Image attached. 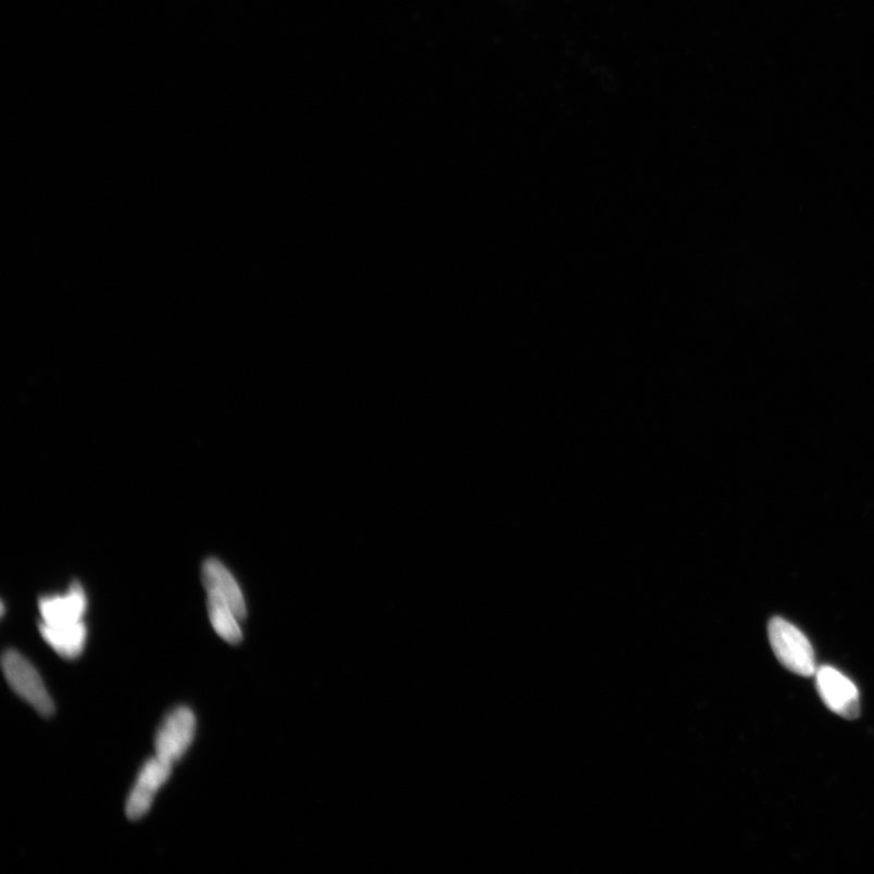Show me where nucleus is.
<instances>
[{
	"label": "nucleus",
	"mask_w": 874,
	"mask_h": 874,
	"mask_svg": "<svg viewBox=\"0 0 874 874\" xmlns=\"http://www.w3.org/2000/svg\"><path fill=\"white\" fill-rule=\"evenodd\" d=\"M202 579L208 592H215V595L224 598L230 603L239 620L246 619L247 608L242 591L239 589L232 572L221 561L208 559L203 564Z\"/></svg>",
	"instance_id": "nucleus-7"
},
{
	"label": "nucleus",
	"mask_w": 874,
	"mask_h": 874,
	"mask_svg": "<svg viewBox=\"0 0 874 874\" xmlns=\"http://www.w3.org/2000/svg\"><path fill=\"white\" fill-rule=\"evenodd\" d=\"M39 630L49 647L66 660H76L86 649L88 632L83 621L60 626L40 622Z\"/></svg>",
	"instance_id": "nucleus-8"
},
{
	"label": "nucleus",
	"mask_w": 874,
	"mask_h": 874,
	"mask_svg": "<svg viewBox=\"0 0 874 874\" xmlns=\"http://www.w3.org/2000/svg\"><path fill=\"white\" fill-rule=\"evenodd\" d=\"M196 716L187 707H179L165 717L155 734V756L174 765L195 740Z\"/></svg>",
	"instance_id": "nucleus-3"
},
{
	"label": "nucleus",
	"mask_w": 874,
	"mask_h": 874,
	"mask_svg": "<svg viewBox=\"0 0 874 874\" xmlns=\"http://www.w3.org/2000/svg\"><path fill=\"white\" fill-rule=\"evenodd\" d=\"M769 639L779 663L801 676L816 674V661L810 641L792 623L782 617L769 622Z\"/></svg>",
	"instance_id": "nucleus-1"
},
{
	"label": "nucleus",
	"mask_w": 874,
	"mask_h": 874,
	"mask_svg": "<svg viewBox=\"0 0 874 874\" xmlns=\"http://www.w3.org/2000/svg\"><path fill=\"white\" fill-rule=\"evenodd\" d=\"M41 622L60 626L83 621L88 600L85 590L75 582L65 596L46 597L39 600Z\"/></svg>",
	"instance_id": "nucleus-6"
},
{
	"label": "nucleus",
	"mask_w": 874,
	"mask_h": 874,
	"mask_svg": "<svg viewBox=\"0 0 874 874\" xmlns=\"http://www.w3.org/2000/svg\"><path fill=\"white\" fill-rule=\"evenodd\" d=\"M172 772L173 764L158 756L145 763L127 801L126 811L130 820H139L149 813L155 796L168 782Z\"/></svg>",
	"instance_id": "nucleus-5"
},
{
	"label": "nucleus",
	"mask_w": 874,
	"mask_h": 874,
	"mask_svg": "<svg viewBox=\"0 0 874 874\" xmlns=\"http://www.w3.org/2000/svg\"><path fill=\"white\" fill-rule=\"evenodd\" d=\"M815 675L819 695L828 709L846 720H857L860 715L857 685L829 665L819 669Z\"/></svg>",
	"instance_id": "nucleus-4"
},
{
	"label": "nucleus",
	"mask_w": 874,
	"mask_h": 874,
	"mask_svg": "<svg viewBox=\"0 0 874 874\" xmlns=\"http://www.w3.org/2000/svg\"><path fill=\"white\" fill-rule=\"evenodd\" d=\"M207 609L218 637L232 645L241 642L242 630L238 623L241 620L237 617L230 603L215 592H208Z\"/></svg>",
	"instance_id": "nucleus-9"
},
{
	"label": "nucleus",
	"mask_w": 874,
	"mask_h": 874,
	"mask_svg": "<svg viewBox=\"0 0 874 874\" xmlns=\"http://www.w3.org/2000/svg\"><path fill=\"white\" fill-rule=\"evenodd\" d=\"M2 667L5 679L21 699L41 715L50 716L55 711L53 700L47 691L39 673L23 654L15 650L3 653Z\"/></svg>",
	"instance_id": "nucleus-2"
}]
</instances>
